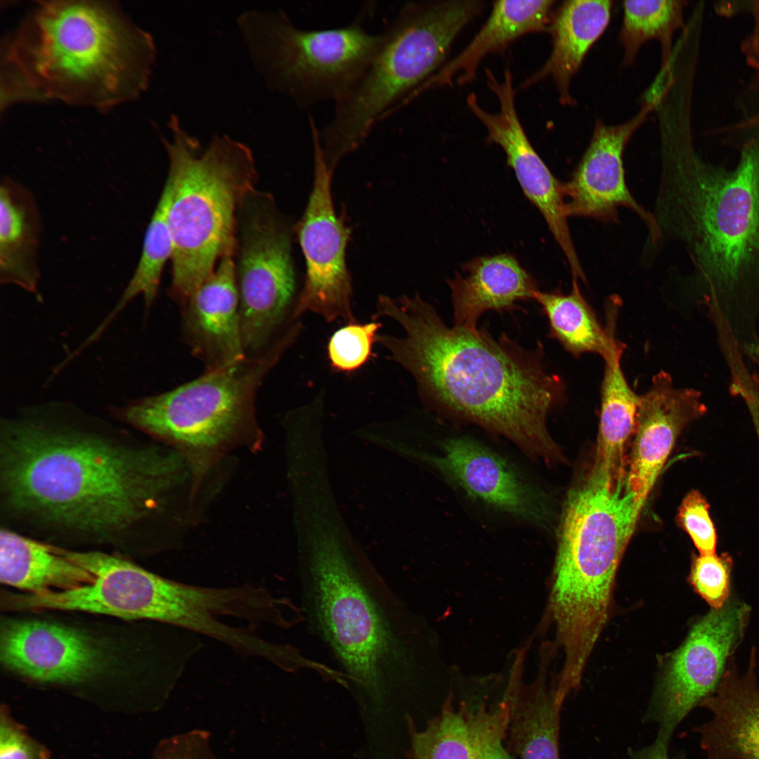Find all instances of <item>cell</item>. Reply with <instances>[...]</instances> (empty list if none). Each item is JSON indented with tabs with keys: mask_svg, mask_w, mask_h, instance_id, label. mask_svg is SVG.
Returning a JSON list of instances; mask_svg holds the SVG:
<instances>
[{
	"mask_svg": "<svg viewBox=\"0 0 759 759\" xmlns=\"http://www.w3.org/2000/svg\"><path fill=\"white\" fill-rule=\"evenodd\" d=\"M67 401L30 405L1 422V484L16 517L122 543L164 512L187 476L174 449L139 447Z\"/></svg>",
	"mask_w": 759,
	"mask_h": 759,
	"instance_id": "6da1fadb",
	"label": "cell"
},
{
	"mask_svg": "<svg viewBox=\"0 0 759 759\" xmlns=\"http://www.w3.org/2000/svg\"><path fill=\"white\" fill-rule=\"evenodd\" d=\"M374 317L400 326L398 335L379 332L377 343L429 407L505 437L533 459H562L546 422L565 387L545 370L540 344L528 350L484 328L449 327L417 294L379 296Z\"/></svg>",
	"mask_w": 759,
	"mask_h": 759,
	"instance_id": "7a4b0ae2",
	"label": "cell"
},
{
	"mask_svg": "<svg viewBox=\"0 0 759 759\" xmlns=\"http://www.w3.org/2000/svg\"><path fill=\"white\" fill-rule=\"evenodd\" d=\"M304 621L353 689L380 706L429 669L423 623L388 583L344 518L325 516L297 534Z\"/></svg>",
	"mask_w": 759,
	"mask_h": 759,
	"instance_id": "3957f363",
	"label": "cell"
},
{
	"mask_svg": "<svg viewBox=\"0 0 759 759\" xmlns=\"http://www.w3.org/2000/svg\"><path fill=\"white\" fill-rule=\"evenodd\" d=\"M155 58L152 35L111 1H39L5 41L1 105L108 109L146 91Z\"/></svg>",
	"mask_w": 759,
	"mask_h": 759,
	"instance_id": "277c9868",
	"label": "cell"
},
{
	"mask_svg": "<svg viewBox=\"0 0 759 759\" xmlns=\"http://www.w3.org/2000/svg\"><path fill=\"white\" fill-rule=\"evenodd\" d=\"M642 507L625 480L594 467L567 494L550 608L572 659L589 658L606 623L616 573Z\"/></svg>",
	"mask_w": 759,
	"mask_h": 759,
	"instance_id": "5b68a950",
	"label": "cell"
},
{
	"mask_svg": "<svg viewBox=\"0 0 759 759\" xmlns=\"http://www.w3.org/2000/svg\"><path fill=\"white\" fill-rule=\"evenodd\" d=\"M168 125L171 140L162 141L171 185L169 294L182 306L216 262L234 253L237 212L254 192L257 171L252 153L243 143L214 134L202 148L176 115Z\"/></svg>",
	"mask_w": 759,
	"mask_h": 759,
	"instance_id": "8992f818",
	"label": "cell"
},
{
	"mask_svg": "<svg viewBox=\"0 0 759 759\" xmlns=\"http://www.w3.org/2000/svg\"><path fill=\"white\" fill-rule=\"evenodd\" d=\"M734 147L732 168L694 148L673 158L677 233L713 291L759 281V132Z\"/></svg>",
	"mask_w": 759,
	"mask_h": 759,
	"instance_id": "52a82bcc",
	"label": "cell"
},
{
	"mask_svg": "<svg viewBox=\"0 0 759 759\" xmlns=\"http://www.w3.org/2000/svg\"><path fill=\"white\" fill-rule=\"evenodd\" d=\"M481 1H409L387 27L377 53L351 91L335 104L318 136L334 170L379 122L443 65L459 33L483 10Z\"/></svg>",
	"mask_w": 759,
	"mask_h": 759,
	"instance_id": "ba28073f",
	"label": "cell"
},
{
	"mask_svg": "<svg viewBox=\"0 0 759 759\" xmlns=\"http://www.w3.org/2000/svg\"><path fill=\"white\" fill-rule=\"evenodd\" d=\"M297 339L288 334L260 356L205 371L178 387L112 407L111 411L129 425L171 445L200 478L232 448L259 444L257 391Z\"/></svg>",
	"mask_w": 759,
	"mask_h": 759,
	"instance_id": "9c48e42d",
	"label": "cell"
},
{
	"mask_svg": "<svg viewBox=\"0 0 759 759\" xmlns=\"http://www.w3.org/2000/svg\"><path fill=\"white\" fill-rule=\"evenodd\" d=\"M365 15L342 27L304 30L281 9L248 10L236 19L253 65L272 91L297 107L336 104L353 87L380 46L383 33Z\"/></svg>",
	"mask_w": 759,
	"mask_h": 759,
	"instance_id": "30bf717a",
	"label": "cell"
},
{
	"mask_svg": "<svg viewBox=\"0 0 759 759\" xmlns=\"http://www.w3.org/2000/svg\"><path fill=\"white\" fill-rule=\"evenodd\" d=\"M245 201L236 268L242 345L260 356L299 324L288 226L270 197Z\"/></svg>",
	"mask_w": 759,
	"mask_h": 759,
	"instance_id": "8fae6325",
	"label": "cell"
},
{
	"mask_svg": "<svg viewBox=\"0 0 759 759\" xmlns=\"http://www.w3.org/2000/svg\"><path fill=\"white\" fill-rule=\"evenodd\" d=\"M750 613L746 603L730 598L694 623L671 656L646 714L658 726L656 739L670 743L681 721L717 689L743 640Z\"/></svg>",
	"mask_w": 759,
	"mask_h": 759,
	"instance_id": "7c38bea8",
	"label": "cell"
},
{
	"mask_svg": "<svg viewBox=\"0 0 759 759\" xmlns=\"http://www.w3.org/2000/svg\"><path fill=\"white\" fill-rule=\"evenodd\" d=\"M93 577L92 583L42 595L43 610L105 614L179 626L192 607L188 584L162 577L131 562L98 551L63 550Z\"/></svg>",
	"mask_w": 759,
	"mask_h": 759,
	"instance_id": "4fadbf2b",
	"label": "cell"
},
{
	"mask_svg": "<svg viewBox=\"0 0 759 759\" xmlns=\"http://www.w3.org/2000/svg\"><path fill=\"white\" fill-rule=\"evenodd\" d=\"M388 450L428 467L471 500L495 511L538 527L550 523L546 493L510 460L474 439H446L434 451L399 442Z\"/></svg>",
	"mask_w": 759,
	"mask_h": 759,
	"instance_id": "5bb4252c",
	"label": "cell"
},
{
	"mask_svg": "<svg viewBox=\"0 0 759 759\" xmlns=\"http://www.w3.org/2000/svg\"><path fill=\"white\" fill-rule=\"evenodd\" d=\"M314 181L297 233L306 273L299 293L295 318L306 313L328 323L356 321L351 276L345 261L349 230L335 213L331 194L332 171L325 164L316 138L312 139Z\"/></svg>",
	"mask_w": 759,
	"mask_h": 759,
	"instance_id": "9a60e30c",
	"label": "cell"
},
{
	"mask_svg": "<svg viewBox=\"0 0 759 759\" xmlns=\"http://www.w3.org/2000/svg\"><path fill=\"white\" fill-rule=\"evenodd\" d=\"M0 659L6 669L34 682L77 686L106 673L115 657L102 641L72 626L8 619L1 627Z\"/></svg>",
	"mask_w": 759,
	"mask_h": 759,
	"instance_id": "2e32d148",
	"label": "cell"
},
{
	"mask_svg": "<svg viewBox=\"0 0 759 759\" xmlns=\"http://www.w3.org/2000/svg\"><path fill=\"white\" fill-rule=\"evenodd\" d=\"M486 76L488 86L498 98L499 110L496 113L486 111L473 93L467 98L468 108L485 126L486 141L498 145L505 152L525 196L539 210L565 255L572 276L584 280L569 228L564 183L538 155L521 126L515 108L512 74L506 69L500 81L486 69Z\"/></svg>",
	"mask_w": 759,
	"mask_h": 759,
	"instance_id": "e0dca14e",
	"label": "cell"
},
{
	"mask_svg": "<svg viewBox=\"0 0 759 759\" xmlns=\"http://www.w3.org/2000/svg\"><path fill=\"white\" fill-rule=\"evenodd\" d=\"M657 98L646 102L628 121L607 125L601 120L595 124L589 145L569 181L564 183L569 216L590 217L602 221L618 219L617 209L628 208L647 225L652 238L659 234L654 217L631 195L625 179L623 156L632 134L654 108Z\"/></svg>",
	"mask_w": 759,
	"mask_h": 759,
	"instance_id": "ac0fdd59",
	"label": "cell"
},
{
	"mask_svg": "<svg viewBox=\"0 0 759 759\" xmlns=\"http://www.w3.org/2000/svg\"><path fill=\"white\" fill-rule=\"evenodd\" d=\"M706 411L701 394L675 386L660 371L640 396L635 431L625 469V486L644 506L681 432Z\"/></svg>",
	"mask_w": 759,
	"mask_h": 759,
	"instance_id": "d6986e66",
	"label": "cell"
},
{
	"mask_svg": "<svg viewBox=\"0 0 759 759\" xmlns=\"http://www.w3.org/2000/svg\"><path fill=\"white\" fill-rule=\"evenodd\" d=\"M181 306L184 339L205 372L223 370L245 358L233 253L220 259Z\"/></svg>",
	"mask_w": 759,
	"mask_h": 759,
	"instance_id": "ffe728a7",
	"label": "cell"
},
{
	"mask_svg": "<svg viewBox=\"0 0 759 759\" xmlns=\"http://www.w3.org/2000/svg\"><path fill=\"white\" fill-rule=\"evenodd\" d=\"M752 648L746 673L734 661L717 689L699 706L711 719L696 728L706 759H759V687Z\"/></svg>",
	"mask_w": 759,
	"mask_h": 759,
	"instance_id": "44dd1931",
	"label": "cell"
},
{
	"mask_svg": "<svg viewBox=\"0 0 759 759\" xmlns=\"http://www.w3.org/2000/svg\"><path fill=\"white\" fill-rule=\"evenodd\" d=\"M554 1H498L493 2L486 21L466 47L444 63L405 100L409 103L425 91L472 82L485 56L500 51L521 37L549 31Z\"/></svg>",
	"mask_w": 759,
	"mask_h": 759,
	"instance_id": "7402d4cb",
	"label": "cell"
},
{
	"mask_svg": "<svg viewBox=\"0 0 759 759\" xmlns=\"http://www.w3.org/2000/svg\"><path fill=\"white\" fill-rule=\"evenodd\" d=\"M448 280L455 325L476 330L486 311L511 310L519 301L533 299V276L509 253L474 258Z\"/></svg>",
	"mask_w": 759,
	"mask_h": 759,
	"instance_id": "603a6c76",
	"label": "cell"
},
{
	"mask_svg": "<svg viewBox=\"0 0 759 759\" xmlns=\"http://www.w3.org/2000/svg\"><path fill=\"white\" fill-rule=\"evenodd\" d=\"M612 1H566L553 12L549 31L551 53L543 65L526 79L522 87L551 77L564 105H572L570 84L589 50L606 29Z\"/></svg>",
	"mask_w": 759,
	"mask_h": 759,
	"instance_id": "cb8c5ba5",
	"label": "cell"
},
{
	"mask_svg": "<svg viewBox=\"0 0 759 759\" xmlns=\"http://www.w3.org/2000/svg\"><path fill=\"white\" fill-rule=\"evenodd\" d=\"M0 580L26 593L42 594L91 584L94 577L60 549L1 529Z\"/></svg>",
	"mask_w": 759,
	"mask_h": 759,
	"instance_id": "d4e9b609",
	"label": "cell"
},
{
	"mask_svg": "<svg viewBox=\"0 0 759 759\" xmlns=\"http://www.w3.org/2000/svg\"><path fill=\"white\" fill-rule=\"evenodd\" d=\"M40 219L34 200L8 179L0 188V281L37 294Z\"/></svg>",
	"mask_w": 759,
	"mask_h": 759,
	"instance_id": "484cf974",
	"label": "cell"
},
{
	"mask_svg": "<svg viewBox=\"0 0 759 759\" xmlns=\"http://www.w3.org/2000/svg\"><path fill=\"white\" fill-rule=\"evenodd\" d=\"M619 342L604 358L601 410L594 466L616 479L625 475V451L635 431L640 396L630 387L621 365Z\"/></svg>",
	"mask_w": 759,
	"mask_h": 759,
	"instance_id": "4316f807",
	"label": "cell"
},
{
	"mask_svg": "<svg viewBox=\"0 0 759 759\" xmlns=\"http://www.w3.org/2000/svg\"><path fill=\"white\" fill-rule=\"evenodd\" d=\"M573 278L569 294L536 290L535 299L542 306L550 327V335L574 356L596 353L604 358L620 342L616 337L618 302L615 299L606 308L607 322L603 327Z\"/></svg>",
	"mask_w": 759,
	"mask_h": 759,
	"instance_id": "83f0119b",
	"label": "cell"
},
{
	"mask_svg": "<svg viewBox=\"0 0 759 759\" xmlns=\"http://www.w3.org/2000/svg\"><path fill=\"white\" fill-rule=\"evenodd\" d=\"M171 195V185L167 179L145 231L141 255L135 271L119 301L89 336L91 343L103 335L127 304L138 295L143 298L145 313L153 304L164 267L172 255V240L168 223Z\"/></svg>",
	"mask_w": 759,
	"mask_h": 759,
	"instance_id": "f1b7e54d",
	"label": "cell"
},
{
	"mask_svg": "<svg viewBox=\"0 0 759 759\" xmlns=\"http://www.w3.org/2000/svg\"><path fill=\"white\" fill-rule=\"evenodd\" d=\"M562 705L554 689L538 684L523 694L512 692L508 729L520 759H559V729Z\"/></svg>",
	"mask_w": 759,
	"mask_h": 759,
	"instance_id": "f546056e",
	"label": "cell"
},
{
	"mask_svg": "<svg viewBox=\"0 0 759 759\" xmlns=\"http://www.w3.org/2000/svg\"><path fill=\"white\" fill-rule=\"evenodd\" d=\"M685 1H625L619 40L624 50V63H632L642 46L652 39L662 46L663 67L672 56V40L684 27Z\"/></svg>",
	"mask_w": 759,
	"mask_h": 759,
	"instance_id": "4dcf8cb0",
	"label": "cell"
},
{
	"mask_svg": "<svg viewBox=\"0 0 759 759\" xmlns=\"http://www.w3.org/2000/svg\"><path fill=\"white\" fill-rule=\"evenodd\" d=\"M408 759H478L469 710L446 703L424 729L412 733Z\"/></svg>",
	"mask_w": 759,
	"mask_h": 759,
	"instance_id": "1f68e13d",
	"label": "cell"
},
{
	"mask_svg": "<svg viewBox=\"0 0 759 759\" xmlns=\"http://www.w3.org/2000/svg\"><path fill=\"white\" fill-rule=\"evenodd\" d=\"M382 327L379 320H357L336 330L327 344V356L332 369L350 373L364 366L373 356V345Z\"/></svg>",
	"mask_w": 759,
	"mask_h": 759,
	"instance_id": "d6a6232c",
	"label": "cell"
},
{
	"mask_svg": "<svg viewBox=\"0 0 759 759\" xmlns=\"http://www.w3.org/2000/svg\"><path fill=\"white\" fill-rule=\"evenodd\" d=\"M733 561L729 554L715 553L692 557L689 580L711 609L722 607L730 599Z\"/></svg>",
	"mask_w": 759,
	"mask_h": 759,
	"instance_id": "836d02e7",
	"label": "cell"
},
{
	"mask_svg": "<svg viewBox=\"0 0 759 759\" xmlns=\"http://www.w3.org/2000/svg\"><path fill=\"white\" fill-rule=\"evenodd\" d=\"M512 692L510 691L494 708L481 706L469 710L474 732L478 759H511L503 746V738L508 730Z\"/></svg>",
	"mask_w": 759,
	"mask_h": 759,
	"instance_id": "e575fe53",
	"label": "cell"
},
{
	"mask_svg": "<svg viewBox=\"0 0 759 759\" xmlns=\"http://www.w3.org/2000/svg\"><path fill=\"white\" fill-rule=\"evenodd\" d=\"M679 526L690 537L701 554L715 553L717 534L709 514V504L696 490L682 500L676 516Z\"/></svg>",
	"mask_w": 759,
	"mask_h": 759,
	"instance_id": "d590c367",
	"label": "cell"
},
{
	"mask_svg": "<svg viewBox=\"0 0 759 759\" xmlns=\"http://www.w3.org/2000/svg\"><path fill=\"white\" fill-rule=\"evenodd\" d=\"M0 759H50L48 750L14 720L6 706L0 712Z\"/></svg>",
	"mask_w": 759,
	"mask_h": 759,
	"instance_id": "8d00e7d4",
	"label": "cell"
},
{
	"mask_svg": "<svg viewBox=\"0 0 759 759\" xmlns=\"http://www.w3.org/2000/svg\"><path fill=\"white\" fill-rule=\"evenodd\" d=\"M149 759H217L210 733L193 729L160 741Z\"/></svg>",
	"mask_w": 759,
	"mask_h": 759,
	"instance_id": "74e56055",
	"label": "cell"
},
{
	"mask_svg": "<svg viewBox=\"0 0 759 759\" xmlns=\"http://www.w3.org/2000/svg\"><path fill=\"white\" fill-rule=\"evenodd\" d=\"M748 13L753 18L749 32L741 39L739 48L746 65L759 74V1H749Z\"/></svg>",
	"mask_w": 759,
	"mask_h": 759,
	"instance_id": "f35d334b",
	"label": "cell"
},
{
	"mask_svg": "<svg viewBox=\"0 0 759 759\" xmlns=\"http://www.w3.org/2000/svg\"><path fill=\"white\" fill-rule=\"evenodd\" d=\"M741 371L737 369L732 388L745 401L759 440V388L750 376Z\"/></svg>",
	"mask_w": 759,
	"mask_h": 759,
	"instance_id": "ab89813d",
	"label": "cell"
},
{
	"mask_svg": "<svg viewBox=\"0 0 759 759\" xmlns=\"http://www.w3.org/2000/svg\"><path fill=\"white\" fill-rule=\"evenodd\" d=\"M748 90L755 96L758 107L752 112L746 113L738 121V127L746 133L759 131V74H754L749 82Z\"/></svg>",
	"mask_w": 759,
	"mask_h": 759,
	"instance_id": "60d3db41",
	"label": "cell"
},
{
	"mask_svg": "<svg viewBox=\"0 0 759 759\" xmlns=\"http://www.w3.org/2000/svg\"><path fill=\"white\" fill-rule=\"evenodd\" d=\"M669 744L655 739L651 745L632 753L630 759H675L668 753Z\"/></svg>",
	"mask_w": 759,
	"mask_h": 759,
	"instance_id": "b9f144b4",
	"label": "cell"
}]
</instances>
